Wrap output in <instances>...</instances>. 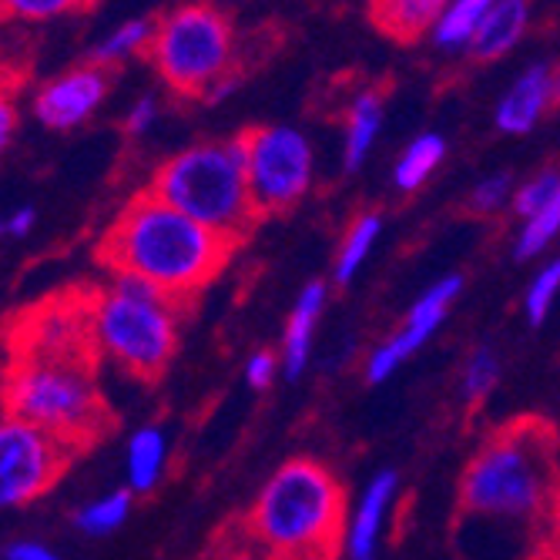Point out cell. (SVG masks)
Listing matches in <instances>:
<instances>
[{"mask_svg":"<svg viewBox=\"0 0 560 560\" xmlns=\"http://www.w3.org/2000/svg\"><path fill=\"white\" fill-rule=\"evenodd\" d=\"M94 289L40 299L8 326L4 410L74 453L112 433V406L97 386L105 360L94 339Z\"/></svg>","mask_w":560,"mask_h":560,"instance_id":"1","label":"cell"},{"mask_svg":"<svg viewBox=\"0 0 560 560\" xmlns=\"http://www.w3.org/2000/svg\"><path fill=\"white\" fill-rule=\"evenodd\" d=\"M560 436L547 420L490 433L456 490L453 550L460 560H557Z\"/></svg>","mask_w":560,"mask_h":560,"instance_id":"2","label":"cell"},{"mask_svg":"<svg viewBox=\"0 0 560 560\" xmlns=\"http://www.w3.org/2000/svg\"><path fill=\"white\" fill-rule=\"evenodd\" d=\"M235 248V238L206 229L168 201L141 191L108 225L97 256L112 276H131L159 289L175 305H185L222 276Z\"/></svg>","mask_w":560,"mask_h":560,"instance_id":"3","label":"cell"},{"mask_svg":"<svg viewBox=\"0 0 560 560\" xmlns=\"http://www.w3.org/2000/svg\"><path fill=\"white\" fill-rule=\"evenodd\" d=\"M346 524V490L336 474L313 456H292L259 490L245 534L269 560H336Z\"/></svg>","mask_w":560,"mask_h":560,"instance_id":"4","label":"cell"},{"mask_svg":"<svg viewBox=\"0 0 560 560\" xmlns=\"http://www.w3.org/2000/svg\"><path fill=\"white\" fill-rule=\"evenodd\" d=\"M188 219L242 242L262 219L252 206L238 138L198 141L172 155L144 188Z\"/></svg>","mask_w":560,"mask_h":560,"instance_id":"5","label":"cell"},{"mask_svg":"<svg viewBox=\"0 0 560 560\" xmlns=\"http://www.w3.org/2000/svg\"><path fill=\"white\" fill-rule=\"evenodd\" d=\"M182 305L165 299L131 276H115L108 289H94V339L101 355H108L135 380H159L178 349Z\"/></svg>","mask_w":560,"mask_h":560,"instance_id":"6","label":"cell"},{"mask_svg":"<svg viewBox=\"0 0 560 560\" xmlns=\"http://www.w3.org/2000/svg\"><path fill=\"white\" fill-rule=\"evenodd\" d=\"M148 58L178 97H209L219 81L235 74L232 21L206 0L178 4L159 18Z\"/></svg>","mask_w":560,"mask_h":560,"instance_id":"7","label":"cell"},{"mask_svg":"<svg viewBox=\"0 0 560 560\" xmlns=\"http://www.w3.org/2000/svg\"><path fill=\"white\" fill-rule=\"evenodd\" d=\"M248 195L259 219L292 212L313 188V144L289 125H259L238 135Z\"/></svg>","mask_w":560,"mask_h":560,"instance_id":"8","label":"cell"},{"mask_svg":"<svg viewBox=\"0 0 560 560\" xmlns=\"http://www.w3.org/2000/svg\"><path fill=\"white\" fill-rule=\"evenodd\" d=\"M74 450L50 433L24 423L0 420V511L27 506L68 474Z\"/></svg>","mask_w":560,"mask_h":560,"instance_id":"9","label":"cell"},{"mask_svg":"<svg viewBox=\"0 0 560 560\" xmlns=\"http://www.w3.org/2000/svg\"><path fill=\"white\" fill-rule=\"evenodd\" d=\"M464 292V276H443L440 282H433L413 305L410 313H406L402 326L386 336L366 360V383L370 386H380L386 383L410 355H417L436 332L440 326L446 323L453 302L460 299Z\"/></svg>","mask_w":560,"mask_h":560,"instance_id":"10","label":"cell"},{"mask_svg":"<svg viewBox=\"0 0 560 560\" xmlns=\"http://www.w3.org/2000/svg\"><path fill=\"white\" fill-rule=\"evenodd\" d=\"M108 88H112L108 68L88 61L44 81L31 101V112L47 131H71V128H81L101 105H105Z\"/></svg>","mask_w":560,"mask_h":560,"instance_id":"11","label":"cell"},{"mask_svg":"<svg viewBox=\"0 0 560 560\" xmlns=\"http://www.w3.org/2000/svg\"><path fill=\"white\" fill-rule=\"evenodd\" d=\"M557 105H560V68L557 65H534L514 81L511 91L500 97L497 128L506 135H527Z\"/></svg>","mask_w":560,"mask_h":560,"instance_id":"12","label":"cell"},{"mask_svg":"<svg viewBox=\"0 0 560 560\" xmlns=\"http://www.w3.org/2000/svg\"><path fill=\"white\" fill-rule=\"evenodd\" d=\"M399 490V474L396 470H380L355 500L349 524H346V547L342 557L346 560H376L380 553V540H383V527L386 517L393 511V500Z\"/></svg>","mask_w":560,"mask_h":560,"instance_id":"13","label":"cell"},{"mask_svg":"<svg viewBox=\"0 0 560 560\" xmlns=\"http://www.w3.org/2000/svg\"><path fill=\"white\" fill-rule=\"evenodd\" d=\"M323 310H326V282H305L292 313H289V323H285V332H282V376L285 380H299L310 366V352H313V336H316V323L323 319Z\"/></svg>","mask_w":560,"mask_h":560,"instance_id":"14","label":"cell"},{"mask_svg":"<svg viewBox=\"0 0 560 560\" xmlns=\"http://www.w3.org/2000/svg\"><path fill=\"white\" fill-rule=\"evenodd\" d=\"M450 4L453 0H370L366 18L383 37L417 44L427 31H436Z\"/></svg>","mask_w":560,"mask_h":560,"instance_id":"15","label":"cell"},{"mask_svg":"<svg viewBox=\"0 0 560 560\" xmlns=\"http://www.w3.org/2000/svg\"><path fill=\"white\" fill-rule=\"evenodd\" d=\"M530 18V4L527 0H497V8L483 18V24L477 27V34L467 44V55L474 61H497L511 50Z\"/></svg>","mask_w":560,"mask_h":560,"instance_id":"16","label":"cell"},{"mask_svg":"<svg viewBox=\"0 0 560 560\" xmlns=\"http://www.w3.org/2000/svg\"><path fill=\"white\" fill-rule=\"evenodd\" d=\"M165 467H168V436L162 427L148 423L128 443V460H125L128 490L131 493H151L162 483Z\"/></svg>","mask_w":560,"mask_h":560,"instance_id":"17","label":"cell"},{"mask_svg":"<svg viewBox=\"0 0 560 560\" xmlns=\"http://www.w3.org/2000/svg\"><path fill=\"white\" fill-rule=\"evenodd\" d=\"M383 125V94L380 91H363L349 105L346 118V144H342V165L346 172H360L370 148L380 135Z\"/></svg>","mask_w":560,"mask_h":560,"instance_id":"18","label":"cell"},{"mask_svg":"<svg viewBox=\"0 0 560 560\" xmlns=\"http://www.w3.org/2000/svg\"><path fill=\"white\" fill-rule=\"evenodd\" d=\"M380 232H383V215L380 212H366V215H360L349 225V232H346V238L339 245L336 266H332L336 285H349L355 276H360V269L366 266Z\"/></svg>","mask_w":560,"mask_h":560,"instance_id":"19","label":"cell"},{"mask_svg":"<svg viewBox=\"0 0 560 560\" xmlns=\"http://www.w3.org/2000/svg\"><path fill=\"white\" fill-rule=\"evenodd\" d=\"M155 27H159V21H151V18L125 21L121 27H115L105 40L91 50V65L112 68V65H121V61H128L135 55H148L151 40H155Z\"/></svg>","mask_w":560,"mask_h":560,"instance_id":"20","label":"cell"},{"mask_svg":"<svg viewBox=\"0 0 560 560\" xmlns=\"http://www.w3.org/2000/svg\"><path fill=\"white\" fill-rule=\"evenodd\" d=\"M446 155V141L433 131L420 135L417 141H410V148L402 151V159L396 162V172H393V182L399 191H417L443 162Z\"/></svg>","mask_w":560,"mask_h":560,"instance_id":"21","label":"cell"},{"mask_svg":"<svg viewBox=\"0 0 560 560\" xmlns=\"http://www.w3.org/2000/svg\"><path fill=\"white\" fill-rule=\"evenodd\" d=\"M131 490H108L94 500H88L81 511L74 514V524L88 534V537H105L112 530H118L128 514H131Z\"/></svg>","mask_w":560,"mask_h":560,"instance_id":"22","label":"cell"},{"mask_svg":"<svg viewBox=\"0 0 560 560\" xmlns=\"http://www.w3.org/2000/svg\"><path fill=\"white\" fill-rule=\"evenodd\" d=\"M493 8H497V0H453L450 11L443 14V21L433 31L436 44H443V47L470 44V37L477 34V27L483 24V18Z\"/></svg>","mask_w":560,"mask_h":560,"instance_id":"23","label":"cell"},{"mask_svg":"<svg viewBox=\"0 0 560 560\" xmlns=\"http://www.w3.org/2000/svg\"><path fill=\"white\" fill-rule=\"evenodd\" d=\"M560 235V188L553 191V198L547 201V206L540 212H534L530 219H524L521 225V235L514 242V256L521 262L527 259H537L540 252Z\"/></svg>","mask_w":560,"mask_h":560,"instance_id":"24","label":"cell"},{"mask_svg":"<svg viewBox=\"0 0 560 560\" xmlns=\"http://www.w3.org/2000/svg\"><path fill=\"white\" fill-rule=\"evenodd\" d=\"M557 295H560V259H550L547 266H540L534 272V279L524 292V313H527L530 326H544Z\"/></svg>","mask_w":560,"mask_h":560,"instance_id":"25","label":"cell"},{"mask_svg":"<svg viewBox=\"0 0 560 560\" xmlns=\"http://www.w3.org/2000/svg\"><path fill=\"white\" fill-rule=\"evenodd\" d=\"M500 380V360L490 346H477L470 352V360L464 366V380H460V389H464V399L467 402H483L487 393L497 386Z\"/></svg>","mask_w":560,"mask_h":560,"instance_id":"26","label":"cell"},{"mask_svg":"<svg viewBox=\"0 0 560 560\" xmlns=\"http://www.w3.org/2000/svg\"><path fill=\"white\" fill-rule=\"evenodd\" d=\"M91 0H0V18L14 21H55L84 11Z\"/></svg>","mask_w":560,"mask_h":560,"instance_id":"27","label":"cell"},{"mask_svg":"<svg viewBox=\"0 0 560 560\" xmlns=\"http://www.w3.org/2000/svg\"><path fill=\"white\" fill-rule=\"evenodd\" d=\"M560 188V168H544V172H537L527 185H521L517 191H514V212L521 215V222L524 219H530L534 212H540L547 201L553 198V191Z\"/></svg>","mask_w":560,"mask_h":560,"instance_id":"28","label":"cell"},{"mask_svg":"<svg viewBox=\"0 0 560 560\" xmlns=\"http://www.w3.org/2000/svg\"><path fill=\"white\" fill-rule=\"evenodd\" d=\"M511 185H514L511 172H497V175L483 178V182L474 188V195H470V209H474L477 215H493L497 209L506 206V198H511V191H514Z\"/></svg>","mask_w":560,"mask_h":560,"instance_id":"29","label":"cell"},{"mask_svg":"<svg viewBox=\"0 0 560 560\" xmlns=\"http://www.w3.org/2000/svg\"><path fill=\"white\" fill-rule=\"evenodd\" d=\"M279 373H282V360H279L276 352H269V349L252 352V355H248V363H245V383H248L252 389H259V393H266V389L276 383Z\"/></svg>","mask_w":560,"mask_h":560,"instance_id":"30","label":"cell"},{"mask_svg":"<svg viewBox=\"0 0 560 560\" xmlns=\"http://www.w3.org/2000/svg\"><path fill=\"white\" fill-rule=\"evenodd\" d=\"M155 118H159V101L144 94V97H138V105H131V112L125 118V131L131 138H141L151 125H155Z\"/></svg>","mask_w":560,"mask_h":560,"instance_id":"31","label":"cell"},{"mask_svg":"<svg viewBox=\"0 0 560 560\" xmlns=\"http://www.w3.org/2000/svg\"><path fill=\"white\" fill-rule=\"evenodd\" d=\"M18 135V105H14V94L0 84V155L11 148Z\"/></svg>","mask_w":560,"mask_h":560,"instance_id":"32","label":"cell"},{"mask_svg":"<svg viewBox=\"0 0 560 560\" xmlns=\"http://www.w3.org/2000/svg\"><path fill=\"white\" fill-rule=\"evenodd\" d=\"M34 209L31 206H21V209H14L8 219H0V235H8V238H24L31 229H34Z\"/></svg>","mask_w":560,"mask_h":560,"instance_id":"33","label":"cell"},{"mask_svg":"<svg viewBox=\"0 0 560 560\" xmlns=\"http://www.w3.org/2000/svg\"><path fill=\"white\" fill-rule=\"evenodd\" d=\"M4 560H61L55 550H47L44 544H34V540H21L8 550Z\"/></svg>","mask_w":560,"mask_h":560,"instance_id":"34","label":"cell"},{"mask_svg":"<svg viewBox=\"0 0 560 560\" xmlns=\"http://www.w3.org/2000/svg\"><path fill=\"white\" fill-rule=\"evenodd\" d=\"M557 560H560V544H557Z\"/></svg>","mask_w":560,"mask_h":560,"instance_id":"35","label":"cell"},{"mask_svg":"<svg viewBox=\"0 0 560 560\" xmlns=\"http://www.w3.org/2000/svg\"><path fill=\"white\" fill-rule=\"evenodd\" d=\"M256 560H269V557H256Z\"/></svg>","mask_w":560,"mask_h":560,"instance_id":"36","label":"cell"}]
</instances>
